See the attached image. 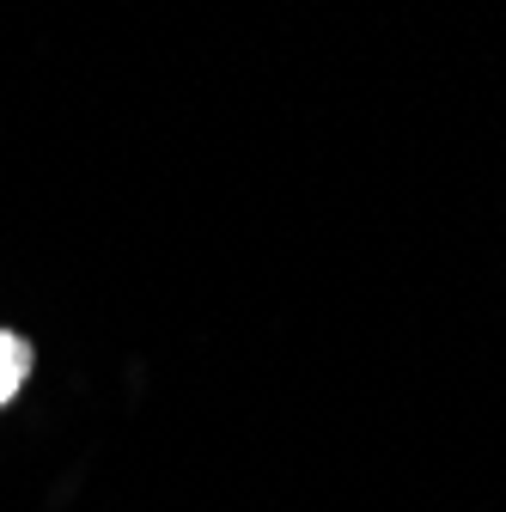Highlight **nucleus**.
I'll list each match as a JSON object with an SVG mask.
<instances>
[{
	"mask_svg": "<svg viewBox=\"0 0 506 512\" xmlns=\"http://www.w3.org/2000/svg\"><path fill=\"white\" fill-rule=\"evenodd\" d=\"M25 378H31V342L13 336V330H0V409L19 397Z\"/></svg>",
	"mask_w": 506,
	"mask_h": 512,
	"instance_id": "nucleus-1",
	"label": "nucleus"
}]
</instances>
